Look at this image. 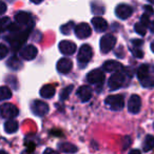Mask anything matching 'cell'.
Listing matches in <instances>:
<instances>
[{"label":"cell","instance_id":"6da1fadb","mask_svg":"<svg viewBox=\"0 0 154 154\" xmlns=\"http://www.w3.org/2000/svg\"><path fill=\"white\" fill-rule=\"evenodd\" d=\"M31 31V28L30 29H26V30H20V31H17V32H14V33H11L9 36L7 37V40L10 42L11 47L13 48L14 50H18L22 47L26 40L28 39L29 37V33Z\"/></svg>","mask_w":154,"mask_h":154},{"label":"cell","instance_id":"7a4b0ae2","mask_svg":"<svg viewBox=\"0 0 154 154\" xmlns=\"http://www.w3.org/2000/svg\"><path fill=\"white\" fill-rule=\"evenodd\" d=\"M127 79H128V75L124 70L114 73L109 79V89L111 91L118 90V89H120L122 86L126 85Z\"/></svg>","mask_w":154,"mask_h":154},{"label":"cell","instance_id":"3957f363","mask_svg":"<svg viewBox=\"0 0 154 154\" xmlns=\"http://www.w3.org/2000/svg\"><path fill=\"white\" fill-rule=\"evenodd\" d=\"M93 56V49L89 45H84L79 49V52L77 54V60L80 66H85L89 63Z\"/></svg>","mask_w":154,"mask_h":154},{"label":"cell","instance_id":"277c9868","mask_svg":"<svg viewBox=\"0 0 154 154\" xmlns=\"http://www.w3.org/2000/svg\"><path fill=\"white\" fill-rule=\"evenodd\" d=\"M105 103L113 111H120L125 107V99L122 95H110L105 99Z\"/></svg>","mask_w":154,"mask_h":154},{"label":"cell","instance_id":"5b68a950","mask_svg":"<svg viewBox=\"0 0 154 154\" xmlns=\"http://www.w3.org/2000/svg\"><path fill=\"white\" fill-rule=\"evenodd\" d=\"M18 114H19V110L13 103H5L0 106V116L2 118H7L8 120H10L15 118Z\"/></svg>","mask_w":154,"mask_h":154},{"label":"cell","instance_id":"8992f818","mask_svg":"<svg viewBox=\"0 0 154 154\" xmlns=\"http://www.w3.org/2000/svg\"><path fill=\"white\" fill-rule=\"evenodd\" d=\"M115 45H116V37L112 34H106L101 37L100 42H99V48H100L101 53L107 54L113 50Z\"/></svg>","mask_w":154,"mask_h":154},{"label":"cell","instance_id":"52a82bcc","mask_svg":"<svg viewBox=\"0 0 154 154\" xmlns=\"http://www.w3.org/2000/svg\"><path fill=\"white\" fill-rule=\"evenodd\" d=\"M87 82L90 85L101 86L105 82V73L100 69H94L87 74Z\"/></svg>","mask_w":154,"mask_h":154},{"label":"cell","instance_id":"ba28073f","mask_svg":"<svg viewBox=\"0 0 154 154\" xmlns=\"http://www.w3.org/2000/svg\"><path fill=\"white\" fill-rule=\"evenodd\" d=\"M74 32L78 39H87L92 34V29H91V26L88 23L82 22V23L75 26Z\"/></svg>","mask_w":154,"mask_h":154},{"label":"cell","instance_id":"9c48e42d","mask_svg":"<svg viewBox=\"0 0 154 154\" xmlns=\"http://www.w3.org/2000/svg\"><path fill=\"white\" fill-rule=\"evenodd\" d=\"M37 54H38V50L33 45H26V47L21 48V50H20V52H19L20 57H21L22 59L26 60V61H31V60L35 59Z\"/></svg>","mask_w":154,"mask_h":154},{"label":"cell","instance_id":"30bf717a","mask_svg":"<svg viewBox=\"0 0 154 154\" xmlns=\"http://www.w3.org/2000/svg\"><path fill=\"white\" fill-rule=\"evenodd\" d=\"M49 106H48L47 103L45 101H40V100H34L32 103V111L33 113L36 116H42L47 115L49 113Z\"/></svg>","mask_w":154,"mask_h":154},{"label":"cell","instance_id":"8fae6325","mask_svg":"<svg viewBox=\"0 0 154 154\" xmlns=\"http://www.w3.org/2000/svg\"><path fill=\"white\" fill-rule=\"evenodd\" d=\"M15 20L18 26L32 28V16H31V14H29L28 12L20 11V12H18V13H16Z\"/></svg>","mask_w":154,"mask_h":154},{"label":"cell","instance_id":"7c38bea8","mask_svg":"<svg viewBox=\"0 0 154 154\" xmlns=\"http://www.w3.org/2000/svg\"><path fill=\"white\" fill-rule=\"evenodd\" d=\"M115 14L119 19L126 20L133 14V9L126 3H120L116 7Z\"/></svg>","mask_w":154,"mask_h":154},{"label":"cell","instance_id":"4fadbf2b","mask_svg":"<svg viewBox=\"0 0 154 154\" xmlns=\"http://www.w3.org/2000/svg\"><path fill=\"white\" fill-rule=\"evenodd\" d=\"M72 68H73V61L68 57L60 58L58 60L57 64H56V69L61 74H68V73H70Z\"/></svg>","mask_w":154,"mask_h":154},{"label":"cell","instance_id":"5bb4252c","mask_svg":"<svg viewBox=\"0 0 154 154\" xmlns=\"http://www.w3.org/2000/svg\"><path fill=\"white\" fill-rule=\"evenodd\" d=\"M58 49L63 55H73L76 51L77 47L71 40H61L58 45Z\"/></svg>","mask_w":154,"mask_h":154},{"label":"cell","instance_id":"9a60e30c","mask_svg":"<svg viewBox=\"0 0 154 154\" xmlns=\"http://www.w3.org/2000/svg\"><path fill=\"white\" fill-rule=\"evenodd\" d=\"M141 108V99L138 95H132L128 101V110L130 113L137 114L140 111Z\"/></svg>","mask_w":154,"mask_h":154},{"label":"cell","instance_id":"2e32d148","mask_svg":"<svg viewBox=\"0 0 154 154\" xmlns=\"http://www.w3.org/2000/svg\"><path fill=\"white\" fill-rule=\"evenodd\" d=\"M76 95L82 103H88L92 98V95H93L92 89L89 86H82L76 91Z\"/></svg>","mask_w":154,"mask_h":154},{"label":"cell","instance_id":"e0dca14e","mask_svg":"<svg viewBox=\"0 0 154 154\" xmlns=\"http://www.w3.org/2000/svg\"><path fill=\"white\" fill-rule=\"evenodd\" d=\"M103 68L106 72H110V73H116L119 72V71L124 70V66L120 62L116 61V60H107L105 63L103 64Z\"/></svg>","mask_w":154,"mask_h":154},{"label":"cell","instance_id":"ac0fdd59","mask_svg":"<svg viewBox=\"0 0 154 154\" xmlns=\"http://www.w3.org/2000/svg\"><path fill=\"white\" fill-rule=\"evenodd\" d=\"M92 26L94 30L98 33H103L108 29V22L103 17H93L92 18Z\"/></svg>","mask_w":154,"mask_h":154},{"label":"cell","instance_id":"d6986e66","mask_svg":"<svg viewBox=\"0 0 154 154\" xmlns=\"http://www.w3.org/2000/svg\"><path fill=\"white\" fill-rule=\"evenodd\" d=\"M56 93V90H55V87L53 85H45L42 88L40 89V96L42 98H45V99H50L55 95Z\"/></svg>","mask_w":154,"mask_h":154},{"label":"cell","instance_id":"ffe728a7","mask_svg":"<svg viewBox=\"0 0 154 154\" xmlns=\"http://www.w3.org/2000/svg\"><path fill=\"white\" fill-rule=\"evenodd\" d=\"M58 150L60 152H63V153H68V154H73L77 152V147L74 146L71 143H62L58 145Z\"/></svg>","mask_w":154,"mask_h":154},{"label":"cell","instance_id":"44dd1931","mask_svg":"<svg viewBox=\"0 0 154 154\" xmlns=\"http://www.w3.org/2000/svg\"><path fill=\"white\" fill-rule=\"evenodd\" d=\"M18 122L14 119H10L7 120L5 122V131L8 134H13V133L17 132L18 131Z\"/></svg>","mask_w":154,"mask_h":154},{"label":"cell","instance_id":"7402d4cb","mask_svg":"<svg viewBox=\"0 0 154 154\" xmlns=\"http://www.w3.org/2000/svg\"><path fill=\"white\" fill-rule=\"evenodd\" d=\"M149 74H150V66L148 64H141L137 69V78H138L139 82L145 79Z\"/></svg>","mask_w":154,"mask_h":154},{"label":"cell","instance_id":"603a6c76","mask_svg":"<svg viewBox=\"0 0 154 154\" xmlns=\"http://www.w3.org/2000/svg\"><path fill=\"white\" fill-rule=\"evenodd\" d=\"M7 64H8V66L13 71H18L22 68V62L20 61L17 57H15V56H13V57L10 58V59L8 60Z\"/></svg>","mask_w":154,"mask_h":154},{"label":"cell","instance_id":"cb8c5ba5","mask_svg":"<svg viewBox=\"0 0 154 154\" xmlns=\"http://www.w3.org/2000/svg\"><path fill=\"white\" fill-rule=\"evenodd\" d=\"M154 148V137L152 135H147L143 139V149L145 152H148Z\"/></svg>","mask_w":154,"mask_h":154},{"label":"cell","instance_id":"d4e9b609","mask_svg":"<svg viewBox=\"0 0 154 154\" xmlns=\"http://www.w3.org/2000/svg\"><path fill=\"white\" fill-rule=\"evenodd\" d=\"M12 97V92L8 86L0 87V101L9 100Z\"/></svg>","mask_w":154,"mask_h":154},{"label":"cell","instance_id":"484cf974","mask_svg":"<svg viewBox=\"0 0 154 154\" xmlns=\"http://www.w3.org/2000/svg\"><path fill=\"white\" fill-rule=\"evenodd\" d=\"M73 89H74V87H73L72 85H70V86L62 89L61 92H60V94H59L60 100H66V99H68L69 96H70V94L72 93Z\"/></svg>","mask_w":154,"mask_h":154},{"label":"cell","instance_id":"4316f807","mask_svg":"<svg viewBox=\"0 0 154 154\" xmlns=\"http://www.w3.org/2000/svg\"><path fill=\"white\" fill-rule=\"evenodd\" d=\"M141 86L145 88H153L154 87V75L149 74L145 79L140 82Z\"/></svg>","mask_w":154,"mask_h":154},{"label":"cell","instance_id":"83f0119b","mask_svg":"<svg viewBox=\"0 0 154 154\" xmlns=\"http://www.w3.org/2000/svg\"><path fill=\"white\" fill-rule=\"evenodd\" d=\"M73 29H75L74 23H73L72 21H70V22H68V23L63 24V26L60 28V31H61V33L63 35H69L71 32H72Z\"/></svg>","mask_w":154,"mask_h":154},{"label":"cell","instance_id":"f1b7e54d","mask_svg":"<svg viewBox=\"0 0 154 154\" xmlns=\"http://www.w3.org/2000/svg\"><path fill=\"white\" fill-rule=\"evenodd\" d=\"M10 24H11V21L8 17L0 18V33H2L5 30H8Z\"/></svg>","mask_w":154,"mask_h":154},{"label":"cell","instance_id":"f546056e","mask_svg":"<svg viewBox=\"0 0 154 154\" xmlns=\"http://www.w3.org/2000/svg\"><path fill=\"white\" fill-rule=\"evenodd\" d=\"M134 30H135V32H136L137 34L141 35V36L146 35V32H147V28H146V26H143V24L140 23V22H137V23L135 24V26H134Z\"/></svg>","mask_w":154,"mask_h":154},{"label":"cell","instance_id":"4dcf8cb0","mask_svg":"<svg viewBox=\"0 0 154 154\" xmlns=\"http://www.w3.org/2000/svg\"><path fill=\"white\" fill-rule=\"evenodd\" d=\"M8 54H9L8 47L5 45H3V43H0V60L5 59L8 56Z\"/></svg>","mask_w":154,"mask_h":154},{"label":"cell","instance_id":"1f68e13d","mask_svg":"<svg viewBox=\"0 0 154 154\" xmlns=\"http://www.w3.org/2000/svg\"><path fill=\"white\" fill-rule=\"evenodd\" d=\"M140 22L141 24H143V26H146V28H148V26H150V18H149V16L147 15V14H143V16L140 17Z\"/></svg>","mask_w":154,"mask_h":154},{"label":"cell","instance_id":"d6a6232c","mask_svg":"<svg viewBox=\"0 0 154 154\" xmlns=\"http://www.w3.org/2000/svg\"><path fill=\"white\" fill-rule=\"evenodd\" d=\"M132 54L137 58H141L143 56V51H141V50H139L138 48H134V49L132 50Z\"/></svg>","mask_w":154,"mask_h":154},{"label":"cell","instance_id":"836d02e7","mask_svg":"<svg viewBox=\"0 0 154 154\" xmlns=\"http://www.w3.org/2000/svg\"><path fill=\"white\" fill-rule=\"evenodd\" d=\"M5 12H7V5L3 1H0V15H3Z\"/></svg>","mask_w":154,"mask_h":154},{"label":"cell","instance_id":"e575fe53","mask_svg":"<svg viewBox=\"0 0 154 154\" xmlns=\"http://www.w3.org/2000/svg\"><path fill=\"white\" fill-rule=\"evenodd\" d=\"M145 11H146V13H145V14H147L148 16H149V15H152V14L154 13L153 9H152L151 7H149V5H146V7H145Z\"/></svg>","mask_w":154,"mask_h":154},{"label":"cell","instance_id":"d590c367","mask_svg":"<svg viewBox=\"0 0 154 154\" xmlns=\"http://www.w3.org/2000/svg\"><path fill=\"white\" fill-rule=\"evenodd\" d=\"M42 154H59V153H58V152H56L55 150L48 148V149H45V152H43Z\"/></svg>","mask_w":154,"mask_h":154},{"label":"cell","instance_id":"8d00e7d4","mask_svg":"<svg viewBox=\"0 0 154 154\" xmlns=\"http://www.w3.org/2000/svg\"><path fill=\"white\" fill-rule=\"evenodd\" d=\"M132 43L135 45V47H140V45H143V41L139 40V39H133V40H132Z\"/></svg>","mask_w":154,"mask_h":154},{"label":"cell","instance_id":"74e56055","mask_svg":"<svg viewBox=\"0 0 154 154\" xmlns=\"http://www.w3.org/2000/svg\"><path fill=\"white\" fill-rule=\"evenodd\" d=\"M129 154H141V153H140V151H139V150L135 149V150H132V151H130V153H129Z\"/></svg>","mask_w":154,"mask_h":154},{"label":"cell","instance_id":"f35d334b","mask_svg":"<svg viewBox=\"0 0 154 154\" xmlns=\"http://www.w3.org/2000/svg\"><path fill=\"white\" fill-rule=\"evenodd\" d=\"M150 30H151V32L154 33V21H152L151 23H150Z\"/></svg>","mask_w":154,"mask_h":154},{"label":"cell","instance_id":"ab89813d","mask_svg":"<svg viewBox=\"0 0 154 154\" xmlns=\"http://www.w3.org/2000/svg\"><path fill=\"white\" fill-rule=\"evenodd\" d=\"M150 48H151V51H152V52H153V53H154V40H153V41H152V42H151V45H150Z\"/></svg>","mask_w":154,"mask_h":154},{"label":"cell","instance_id":"60d3db41","mask_svg":"<svg viewBox=\"0 0 154 154\" xmlns=\"http://www.w3.org/2000/svg\"><path fill=\"white\" fill-rule=\"evenodd\" d=\"M0 154H8L5 150H0Z\"/></svg>","mask_w":154,"mask_h":154}]
</instances>
